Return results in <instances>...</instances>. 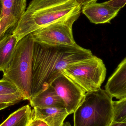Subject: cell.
Returning a JSON list of instances; mask_svg holds the SVG:
<instances>
[{"mask_svg": "<svg viewBox=\"0 0 126 126\" xmlns=\"http://www.w3.org/2000/svg\"><path fill=\"white\" fill-rule=\"evenodd\" d=\"M17 93H20L13 84L3 79L0 80V95H6Z\"/></svg>", "mask_w": 126, "mask_h": 126, "instance_id": "cell-17", "label": "cell"}, {"mask_svg": "<svg viewBox=\"0 0 126 126\" xmlns=\"http://www.w3.org/2000/svg\"><path fill=\"white\" fill-rule=\"evenodd\" d=\"M112 121L126 123V97L113 101Z\"/></svg>", "mask_w": 126, "mask_h": 126, "instance_id": "cell-15", "label": "cell"}, {"mask_svg": "<svg viewBox=\"0 0 126 126\" xmlns=\"http://www.w3.org/2000/svg\"><path fill=\"white\" fill-rule=\"evenodd\" d=\"M18 42L16 37L10 33L0 40V72H3L8 67Z\"/></svg>", "mask_w": 126, "mask_h": 126, "instance_id": "cell-13", "label": "cell"}, {"mask_svg": "<svg viewBox=\"0 0 126 126\" xmlns=\"http://www.w3.org/2000/svg\"><path fill=\"white\" fill-rule=\"evenodd\" d=\"M80 16L52 24L31 33L35 43L48 46L77 47L72 27Z\"/></svg>", "mask_w": 126, "mask_h": 126, "instance_id": "cell-6", "label": "cell"}, {"mask_svg": "<svg viewBox=\"0 0 126 126\" xmlns=\"http://www.w3.org/2000/svg\"><path fill=\"white\" fill-rule=\"evenodd\" d=\"M106 2L115 9L121 10L126 5V0H110Z\"/></svg>", "mask_w": 126, "mask_h": 126, "instance_id": "cell-18", "label": "cell"}, {"mask_svg": "<svg viewBox=\"0 0 126 126\" xmlns=\"http://www.w3.org/2000/svg\"><path fill=\"white\" fill-rule=\"evenodd\" d=\"M81 8L77 0H32L10 34L19 41L44 27L80 16Z\"/></svg>", "mask_w": 126, "mask_h": 126, "instance_id": "cell-2", "label": "cell"}, {"mask_svg": "<svg viewBox=\"0 0 126 126\" xmlns=\"http://www.w3.org/2000/svg\"><path fill=\"white\" fill-rule=\"evenodd\" d=\"M64 103L69 114L74 113L83 101L86 93L63 73L51 85Z\"/></svg>", "mask_w": 126, "mask_h": 126, "instance_id": "cell-7", "label": "cell"}, {"mask_svg": "<svg viewBox=\"0 0 126 126\" xmlns=\"http://www.w3.org/2000/svg\"><path fill=\"white\" fill-rule=\"evenodd\" d=\"M108 126H126V123L112 121Z\"/></svg>", "mask_w": 126, "mask_h": 126, "instance_id": "cell-21", "label": "cell"}, {"mask_svg": "<svg viewBox=\"0 0 126 126\" xmlns=\"http://www.w3.org/2000/svg\"><path fill=\"white\" fill-rule=\"evenodd\" d=\"M34 44L31 33L18 41L10 63L3 72L2 79L16 86L23 100H29L32 96Z\"/></svg>", "mask_w": 126, "mask_h": 126, "instance_id": "cell-3", "label": "cell"}, {"mask_svg": "<svg viewBox=\"0 0 126 126\" xmlns=\"http://www.w3.org/2000/svg\"><path fill=\"white\" fill-rule=\"evenodd\" d=\"M105 90L112 98L121 100L126 97V57L109 78Z\"/></svg>", "mask_w": 126, "mask_h": 126, "instance_id": "cell-10", "label": "cell"}, {"mask_svg": "<svg viewBox=\"0 0 126 126\" xmlns=\"http://www.w3.org/2000/svg\"><path fill=\"white\" fill-rule=\"evenodd\" d=\"M1 9H2V5H1V0H0V18L1 15Z\"/></svg>", "mask_w": 126, "mask_h": 126, "instance_id": "cell-23", "label": "cell"}, {"mask_svg": "<svg viewBox=\"0 0 126 126\" xmlns=\"http://www.w3.org/2000/svg\"><path fill=\"white\" fill-rule=\"evenodd\" d=\"M92 55L90 50L79 46H54L34 42L31 97L46 89L69 64Z\"/></svg>", "mask_w": 126, "mask_h": 126, "instance_id": "cell-1", "label": "cell"}, {"mask_svg": "<svg viewBox=\"0 0 126 126\" xmlns=\"http://www.w3.org/2000/svg\"><path fill=\"white\" fill-rule=\"evenodd\" d=\"M23 100L20 93L0 95V111Z\"/></svg>", "mask_w": 126, "mask_h": 126, "instance_id": "cell-16", "label": "cell"}, {"mask_svg": "<svg viewBox=\"0 0 126 126\" xmlns=\"http://www.w3.org/2000/svg\"><path fill=\"white\" fill-rule=\"evenodd\" d=\"M29 101L33 109L49 107L65 108L63 101L51 85L40 93L31 97Z\"/></svg>", "mask_w": 126, "mask_h": 126, "instance_id": "cell-12", "label": "cell"}, {"mask_svg": "<svg viewBox=\"0 0 126 126\" xmlns=\"http://www.w3.org/2000/svg\"><path fill=\"white\" fill-rule=\"evenodd\" d=\"M63 73L86 93L100 89L107 74V69L100 58L92 55L69 64Z\"/></svg>", "mask_w": 126, "mask_h": 126, "instance_id": "cell-5", "label": "cell"}, {"mask_svg": "<svg viewBox=\"0 0 126 126\" xmlns=\"http://www.w3.org/2000/svg\"><path fill=\"white\" fill-rule=\"evenodd\" d=\"M81 6L89 3L96 2L98 0H77Z\"/></svg>", "mask_w": 126, "mask_h": 126, "instance_id": "cell-20", "label": "cell"}, {"mask_svg": "<svg viewBox=\"0 0 126 126\" xmlns=\"http://www.w3.org/2000/svg\"><path fill=\"white\" fill-rule=\"evenodd\" d=\"M32 115L30 106H24L10 115L0 126H28Z\"/></svg>", "mask_w": 126, "mask_h": 126, "instance_id": "cell-14", "label": "cell"}, {"mask_svg": "<svg viewBox=\"0 0 126 126\" xmlns=\"http://www.w3.org/2000/svg\"><path fill=\"white\" fill-rule=\"evenodd\" d=\"M69 115L63 108H35L32 110V117L43 121L48 126H63L64 120Z\"/></svg>", "mask_w": 126, "mask_h": 126, "instance_id": "cell-11", "label": "cell"}, {"mask_svg": "<svg viewBox=\"0 0 126 126\" xmlns=\"http://www.w3.org/2000/svg\"><path fill=\"white\" fill-rule=\"evenodd\" d=\"M0 40L18 23L26 10L27 0H1Z\"/></svg>", "mask_w": 126, "mask_h": 126, "instance_id": "cell-8", "label": "cell"}, {"mask_svg": "<svg viewBox=\"0 0 126 126\" xmlns=\"http://www.w3.org/2000/svg\"><path fill=\"white\" fill-rule=\"evenodd\" d=\"M28 126H48L46 123L43 121L35 119L32 117Z\"/></svg>", "mask_w": 126, "mask_h": 126, "instance_id": "cell-19", "label": "cell"}, {"mask_svg": "<svg viewBox=\"0 0 126 126\" xmlns=\"http://www.w3.org/2000/svg\"><path fill=\"white\" fill-rule=\"evenodd\" d=\"M121 10L117 9L106 2L89 3L82 6L81 11L91 23L95 24L111 23Z\"/></svg>", "mask_w": 126, "mask_h": 126, "instance_id": "cell-9", "label": "cell"}, {"mask_svg": "<svg viewBox=\"0 0 126 126\" xmlns=\"http://www.w3.org/2000/svg\"><path fill=\"white\" fill-rule=\"evenodd\" d=\"M63 126H71V124H70V123L69 122H65V123H64L63 125Z\"/></svg>", "mask_w": 126, "mask_h": 126, "instance_id": "cell-22", "label": "cell"}, {"mask_svg": "<svg viewBox=\"0 0 126 126\" xmlns=\"http://www.w3.org/2000/svg\"><path fill=\"white\" fill-rule=\"evenodd\" d=\"M113 98L101 88L86 93L73 113L74 126H108L112 121Z\"/></svg>", "mask_w": 126, "mask_h": 126, "instance_id": "cell-4", "label": "cell"}]
</instances>
